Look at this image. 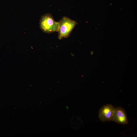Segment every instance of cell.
Returning <instances> with one entry per match:
<instances>
[{
    "instance_id": "277c9868",
    "label": "cell",
    "mask_w": 137,
    "mask_h": 137,
    "mask_svg": "<svg viewBox=\"0 0 137 137\" xmlns=\"http://www.w3.org/2000/svg\"><path fill=\"white\" fill-rule=\"evenodd\" d=\"M111 121L123 125L127 124L128 122L125 111L123 108L120 107L115 108Z\"/></svg>"
},
{
    "instance_id": "6da1fadb",
    "label": "cell",
    "mask_w": 137,
    "mask_h": 137,
    "mask_svg": "<svg viewBox=\"0 0 137 137\" xmlns=\"http://www.w3.org/2000/svg\"><path fill=\"white\" fill-rule=\"evenodd\" d=\"M58 22L59 26L58 38L60 40L68 37L77 24L75 21L65 16L63 17Z\"/></svg>"
},
{
    "instance_id": "7a4b0ae2",
    "label": "cell",
    "mask_w": 137,
    "mask_h": 137,
    "mask_svg": "<svg viewBox=\"0 0 137 137\" xmlns=\"http://www.w3.org/2000/svg\"><path fill=\"white\" fill-rule=\"evenodd\" d=\"M39 25L40 29L46 33H49L58 32L59 30L58 22L55 21L52 15L49 13L45 14L41 16Z\"/></svg>"
},
{
    "instance_id": "3957f363",
    "label": "cell",
    "mask_w": 137,
    "mask_h": 137,
    "mask_svg": "<svg viewBox=\"0 0 137 137\" xmlns=\"http://www.w3.org/2000/svg\"><path fill=\"white\" fill-rule=\"evenodd\" d=\"M115 107L110 104H107L102 106L99 110L98 117L101 121L105 122L111 121Z\"/></svg>"
}]
</instances>
